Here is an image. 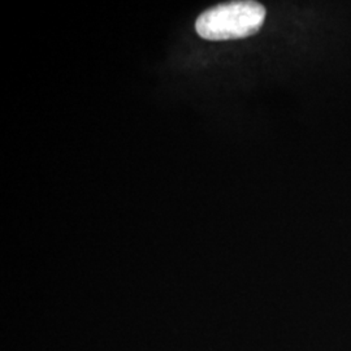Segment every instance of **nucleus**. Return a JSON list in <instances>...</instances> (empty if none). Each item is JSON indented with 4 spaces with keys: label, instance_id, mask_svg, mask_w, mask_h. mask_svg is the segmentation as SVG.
Instances as JSON below:
<instances>
[{
    "label": "nucleus",
    "instance_id": "f257e3e1",
    "mask_svg": "<svg viewBox=\"0 0 351 351\" xmlns=\"http://www.w3.org/2000/svg\"><path fill=\"white\" fill-rule=\"evenodd\" d=\"M265 20V8L258 1H230L204 11L195 23L197 33L208 40H230L258 33Z\"/></svg>",
    "mask_w": 351,
    "mask_h": 351
}]
</instances>
